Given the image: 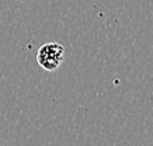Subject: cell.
<instances>
[{"mask_svg": "<svg viewBox=\"0 0 153 146\" xmlns=\"http://www.w3.org/2000/svg\"><path fill=\"white\" fill-rule=\"evenodd\" d=\"M65 59V48L62 44L47 42L42 44L37 52V62L44 70H56Z\"/></svg>", "mask_w": 153, "mask_h": 146, "instance_id": "cell-1", "label": "cell"}]
</instances>
